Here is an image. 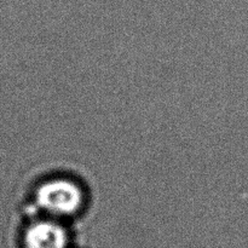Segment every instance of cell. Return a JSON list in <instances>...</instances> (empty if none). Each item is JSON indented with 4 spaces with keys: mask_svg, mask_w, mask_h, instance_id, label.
<instances>
[{
    "mask_svg": "<svg viewBox=\"0 0 248 248\" xmlns=\"http://www.w3.org/2000/svg\"><path fill=\"white\" fill-rule=\"evenodd\" d=\"M85 190L77 179L68 176L45 178L34 190V207L39 216L64 220L84 208Z\"/></svg>",
    "mask_w": 248,
    "mask_h": 248,
    "instance_id": "cell-1",
    "label": "cell"
},
{
    "mask_svg": "<svg viewBox=\"0 0 248 248\" xmlns=\"http://www.w3.org/2000/svg\"><path fill=\"white\" fill-rule=\"evenodd\" d=\"M69 244L68 229L62 220L55 218H31L22 232V248H69Z\"/></svg>",
    "mask_w": 248,
    "mask_h": 248,
    "instance_id": "cell-2",
    "label": "cell"
}]
</instances>
